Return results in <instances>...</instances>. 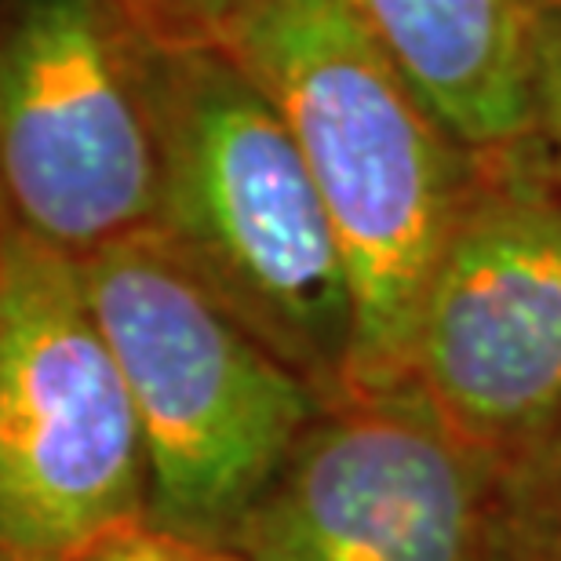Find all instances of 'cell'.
Segmentation results:
<instances>
[{"mask_svg": "<svg viewBox=\"0 0 561 561\" xmlns=\"http://www.w3.org/2000/svg\"><path fill=\"white\" fill-rule=\"evenodd\" d=\"M222 48L285 114L343 244L357 318L351 394L412 383L420 310L478 150L343 0H244Z\"/></svg>", "mask_w": 561, "mask_h": 561, "instance_id": "cell-1", "label": "cell"}, {"mask_svg": "<svg viewBox=\"0 0 561 561\" xmlns=\"http://www.w3.org/2000/svg\"><path fill=\"white\" fill-rule=\"evenodd\" d=\"M153 230L219 307L324 401L351 394L343 244L285 114L222 44L146 41Z\"/></svg>", "mask_w": 561, "mask_h": 561, "instance_id": "cell-2", "label": "cell"}, {"mask_svg": "<svg viewBox=\"0 0 561 561\" xmlns=\"http://www.w3.org/2000/svg\"><path fill=\"white\" fill-rule=\"evenodd\" d=\"M81 271L142 420L146 522L227 543L324 398L222 310L157 230L84 255Z\"/></svg>", "mask_w": 561, "mask_h": 561, "instance_id": "cell-3", "label": "cell"}, {"mask_svg": "<svg viewBox=\"0 0 561 561\" xmlns=\"http://www.w3.org/2000/svg\"><path fill=\"white\" fill-rule=\"evenodd\" d=\"M150 456L81 260L0 230V554L77 561L146 518Z\"/></svg>", "mask_w": 561, "mask_h": 561, "instance_id": "cell-4", "label": "cell"}, {"mask_svg": "<svg viewBox=\"0 0 561 561\" xmlns=\"http://www.w3.org/2000/svg\"><path fill=\"white\" fill-rule=\"evenodd\" d=\"M412 383L503 467L561 420V183L533 131L478 150L420 310Z\"/></svg>", "mask_w": 561, "mask_h": 561, "instance_id": "cell-5", "label": "cell"}, {"mask_svg": "<svg viewBox=\"0 0 561 561\" xmlns=\"http://www.w3.org/2000/svg\"><path fill=\"white\" fill-rule=\"evenodd\" d=\"M227 547L252 561H518L503 463L416 383L324 401Z\"/></svg>", "mask_w": 561, "mask_h": 561, "instance_id": "cell-6", "label": "cell"}, {"mask_svg": "<svg viewBox=\"0 0 561 561\" xmlns=\"http://www.w3.org/2000/svg\"><path fill=\"white\" fill-rule=\"evenodd\" d=\"M4 219L84 260L153 230L146 37L121 0H4Z\"/></svg>", "mask_w": 561, "mask_h": 561, "instance_id": "cell-7", "label": "cell"}, {"mask_svg": "<svg viewBox=\"0 0 561 561\" xmlns=\"http://www.w3.org/2000/svg\"><path fill=\"white\" fill-rule=\"evenodd\" d=\"M474 150L533 131L536 22L518 0H343Z\"/></svg>", "mask_w": 561, "mask_h": 561, "instance_id": "cell-8", "label": "cell"}, {"mask_svg": "<svg viewBox=\"0 0 561 561\" xmlns=\"http://www.w3.org/2000/svg\"><path fill=\"white\" fill-rule=\"evenodd\" d=\"M514 558L561 561V420L522 459L503 467Z\"/></svg>", "mask_w": 561, "mask_h": 561, "instance_id": "cell-9", "label": "cell"}, {"mask_svg": "<svg viewBox=\"0 0 561 561\" xmlns=\"http://www.w3.org/2000/svg\"><path fill=\"white\" fill-rule=\"evenodd\" d=\"M146 41L161 48L222 44L244 0H121Z\"/></svg>", "mask_w": 561, "mask_h": 561, "instance_id": "cell-10", "label": "cell"}, {"mask_svg": "<svg viewBox=\"0 0 561 561\" xmlns=\"http://www.w3.org/2000/svg\"><path fill=\"white\" fill-rule=\"evenodd\" d=\"M77 561H252L227 543L164 529L153 522H128L95 540Z\"/></svg>", "mask_w": 561, "mask_h": 561, "instance_id": "cell-11", "label": "cell"}, {"mask_svg": "<svg viewBox=\"0 0 561 561\" xmlns=\"http://www.w3.org/2000/svg\"><path fill=\"white\" fill-rule=\"evenodd\" d=\"M533 139L561 183V22H536L533 51Z\"/></svg>", "mask_w": 561, "mask_h": 561, "instance_id": "cell-12", "label": "cell"}, {"mask_svg": "<svg viewBox=\"0 0 561 561\" xmlns=\"http://www.w3.org/2000/svg\"><path fill=\"white\" fill-rule=\"evenodd\" d=\"M533 22H561V0H518Z\"/></svg>", "mask_w": 561, "mask_h": 561, "instance_id": "cell-13", "label": "cell"}]
</instances>
